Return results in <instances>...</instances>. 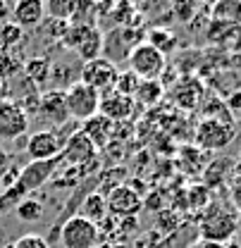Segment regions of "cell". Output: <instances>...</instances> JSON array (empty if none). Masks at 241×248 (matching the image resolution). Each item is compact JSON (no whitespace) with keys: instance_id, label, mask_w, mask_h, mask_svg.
I'll return each mask as SVG.
<instances>
[{"instance_id":"3","label":"cell","mask_w":241,"mask_h":248,"mask_svg":"<svg viewBox=\"0 0 241 248\" xmlns=\"http://www.w3.org/2000/svg\"><path fill=\"white\" fill-rule=\"evenodd\" d=\"M98 244H100V229L86 217L72 215L60 227L62 248H98Z\"/></svg>"},{"instance_id":"2","label":"cell","mask_w":241,"mask_h":248,"mask_svg":"<svg viewBox=\"0 0 241 248\" xmlns=\"http://www.w3.org/2000/svg\"><path fill=\"white\" fill-rule=\"evenodd\" d=\"M103 38L105 36L93 24H69L62 36V43L72 48L84 62H89L103 55Z\"/></svg>"},{"instance_id":"16","label":"cell","mask_w":241,"mask_h":248,"mask_svg":"<svg viewBox=\"0 0 241 248\" xmlns=\"http://www.w3.org/2000/svg\"><path fill=\"white\" fill-rule=\"evenodd\" d=\"M210 17L215 24L237 29L241 27V0H217L210 5Z\"/></svg>"},{"instance_id":"23","label":"cell","mask_w":241,"mask_h":248,"mask_svg":"<svg viewBox=\"0 0 241 248\" xmlns=\"http://www.w3.org/2000/svg\"><path fill=\"white\" fill-rule=\"evenodd\" d=\"M139 86H141V79L131 72V69H124L117 74V81H115V91L122 93V95H129V98H134L136 91H139Z\"/></svg>"},{"instance_id":"25","label":"cell","mask_w":241,"mask_h":248,"mask_svg":"<svg viewBox=\"0 0 241 248\" xmlns=\"http://www.w3.org/2000/svg\"><path fill=\"white\" fill-rule=\"evenodd\" d=\"M160 95H162V86H160V81H141V86H139V91H136L134 98H139V103L153 105V103H158V100H160Z\"/></svg>"},{"instance_id":"12","label":"cell","mask_w":241,"mask_h":248,"mask_svg":"<svg viewBox=\"0 0 241 248\" xmlns=\"http://www.w3.org/2000/svg\"><path fill=\"white\" fill-rule=\"evenodd\" d=\"M62 141L58 139V131L53 129H41L36 134H31L27 141V153L31 160H53L60 157Z\"/></svg>"},{"instance_id":"28","label":"cell","mask_w":241,"mask_h":248,"mask_svg":"<svg viewBox=\"0 0 241 248\" xmlns=\"http://www.w3.org/2000/svg\"><path fill=\"white\" fill-rule=\"evenodd\" d=\"M198 2L196 0H175V15L179 17V22H189L196 15Z\"/></svg>"},{"instance_id":"22","label":"cell","mask_w":241,"mask_h":248,"mask_svg":"<svg viewBox=\"0 0 241 248\" xmlns=\"http://www.w3.org/2000/svg\"><path fill=\"white\" fill-rule=\"evenodd\" d=\"M43 203L41 201H33V198H27V201H19L17 208H15V215L19 217L22 222H38L43 219Z\"/></svg>"},{"instance_id":"14","label":"cell","mask_w":241,"mask_h":248,"mask_svg":"<svg viewBox=\"0 0 241 248\" xmlns=\"http://www.w3.org/2000/svg\"><path fill=\"white\" fill-rule=\"evenodd\" d=\"M38 115L43 120L53 124V126H60L69 120V112H67V103H64V93L62 91H48L38 95Z\"/></svg>"},{"instance_id":"26","label":"cell","mask_w":241,"mask_h":248,"mask_svg":"<svg viewBox=\"0 0 241 248\" xmlns=\"http://www.w3.org/2000/svg\"><path fill=\"white\" fill-rule=\"evenodd\" d=\"M22 67H24V64L17 60L15 55L2 53V55H0V79H10V77H15Z\"/></svg>"},{"instance_id":"4","label":"cell","mask_w":241,"mask_h":248,"mask_svg":"<svg viewBox=\"0 0 241 248\" xmlns=\"http://www.w3.org/2000/svg\"><path fill=\"white\" fill-rule=\"evenodd\" d=\"M129 69L141 79V81H160L165 67H167V58L155 50L148 43H139L131 53H129Z\"/></svg>"},{"instance_id":"19","label":"cell","mask_w":241,"mask_h":248,"mask_svg":"<svg viewBox=\"0 0 241 248\" xmlns=\"http://www.w3.org/2000/svg\"><path fill=\"white\" fill-rule=\"evenodd\" d=\"M46 17L58 19V22H69L77 12V0H43Z\"/></svg>"},{"instance_id":"24","label":"cell","mask_w":241,"mask_h":248,"mask_svg":"<svg viewBox=\"0 0 241 248\" xmlns=\"http://www.w3.org/2000/svg\"><path fill=\"white\" fill-rule=\"evenodd\" d=\"M24 29H19L15 22H5L0 27V48H15L17 43H22Z\"/></svg>"},{"instance_id":"10","label":"cell","mask_w":241,"mask_h":248,"mask_svg":"<svg viewBox=\"0 0 241 248\" xmlns=\"http://www.w3.org/2000/svg\"><path fill=\"white\" fill-rule=\"evenodd\" d=\"M98 155V148L91 143V139L81 131L77 129L64 143H62V151H60V160L72 165V167H86L89 162L96 160Z\"/></svg>"},{"instance_id":"1","label":"cell","mask_w":241,"mask_h":248,"mask_svg":"<svg viewBox=\"0 0 241 248\" xmlns=\"http://www.w3.org/2000/svg\"><path fill=\"white\" fill-rule=\"evenodd\" d=\"M239 229V215L237 210H225L220 205L206 208V213L198 222V232L203 241H215V244H227L234 239Z\"/></svg>"},{"instance_id":"8","label":"cell","mask_w":241,"mask_h":248,"mask_svg":"<svg viewBox=\"0 0 241 248\" xmlns=\"http://www.w3.org/2000/svg\"><path fill=\"white\" fill-rule=\"evenodd\" d=\"M58 165H60V157H53V160H31L29 165L17 174V182L12 184V191L22 196V193H27V191L41 188V186L55 174Z\"/></svg>"},{"instance_id":"9","label":"cell","mask_w":241,"mask_h":248,"mask_svg":"<svg viewBox=\"0 0 241 248\" xmlns=\"http://www.w3.org/2000/svg\"><path fill=\"white\" fill-rule=\"evenodd\" d=\"M29 129V112L17 100H0V139H19Z\"/></svg>"},{"instance_id":"21","label":"cell","mask_w":241,"mask_h":248,"mask_svg":"<svg viewBox=\"0 0 241 248\" xmlns=\"http://www.w3.org/2000/svg\"><path fill=\"white\" fill-rule=\"evenodd\" d=\"M148 46H153L155 50H160L165 58L177 48V38H175V33L172 31H165V29H153L148 33V41H146Z\"/></svg>"},{"instance_id":"33","label":"cell","mask_w":241,"mask_h":248,"mask_svg":"<svg viewBox=\"0 0 241 248\" xmlns=\"http://www.w3.org/2000/svg\"><path fill=\"white\" fill-rule=\"evenodd\" d=\"M196 2H206V5H215L217 0H196Z\"/></svg>"},{"instance_id":"13","label":"cell","mask_w":241,"mask_h":248,"mask_svg":"<svg viewBox=\"0 0 241 248\" xmlns=\"http://www.w3.org/2000/svg\"><path fill=\"white\" fill-rule=\"evenodd\" d=\"M134 98L122 95L117 91H110L105 95H100V105H98V115H103L105 120H110L112 124L127 122L134 112Z\"/></svg>"},{"instance_id":"11","label":"cell","mask_w":241,"mask_h":248,"mask_svg":"<svg viewBox=\"0 0 241 248\" xmlns=\"http://www.w3.org/2000/svg\"><path fill=\"white\" fill-rule=\"evenodd\" d=\"M105 205H108V213L117 217H134L141 210V196L131 188V186H115L108 198H105Z\"/></svg>"},{"instance_id":"34","label":"cell","mask_w":241,"mask_h":248,"mask_svg":"<svg viewBox=\"0 0 241 248\" xmlns=\"http://www.w3.org/2000/svg\"><path fill=\"white\" fill-rule=\"evenodd\" d=\"M103 248H117V246H103Z\"/></svg>"},{"instance_id":"29","label":"cell","mask_w":241,"mask_h":248,"mask_svg":"<svg viewBox=\"0 0 241 248\" xmlns=\"http://www.w3.org/2000/svg\"><path fill=\"white\" fill-rule=\"evenodd\" d=\"M189 193H191V208L196 205V201H198V208H208V203H210V193H208V186H198V188H191Z\"/></svg>"},{"instance_id":"27","label":"cell","mask_w":241,"mask_h":248,"mask_svg":"<svg viewBox=\"0 0 241 248\" xmlns=\"http://www.w3.org/2000/svg\"><path fill=\"white\" fill-rule=\"evenodd\" d=\"M10 248H50V244H48L43 236H38V234H24V236H19Z\"/></svg>"},{"instance_id":"7","label":"cell","mask_w":241,"mask_h":248,"mask_svg":"<svg viewBox=\"0 0 241 248\" xmlns=\"http://www.w3.org/2000/svg\"><path fill=\"white\" fill-rule=\"evenodd\" d=\"M232 139H234L232 122L203 117L196 126V143L201 151H222L232 143Z\"/></svg>"},{"instance_id":"18","label":"cell","mask_w":241,"mask_h":248,"mask_svg":"<svg viewBox=\"0 0 241 248\" xmlns=\"http://www.w3.org/2000/svg\"><path fill=\"white\" fill-rule=\"evenodd\" d=\"M81 217L91 219L93 224H98L100 219L108 217V205H105V198H103L100 191H93V193H89L84 198V203H81Z\"/></svg>"},{"instance_id":"5","label":"cell","mask_w":241,"mask_h":248,"mask_svg":"<svg viewBox=\"0 0 241 248\" xmlns=\"http://www.w3.org/2000/svg\"><path fill=\"white\" fill-rule=\"evenodd\" d=\"M117 74H120L117 64L105 60V58L100 55V58H96V60L84 62V67H81V79H79V81L91 86L98 95H105V93L115 91Z\"/></svg>"},{"instance_id":"30","label":"cell","mask_w":241,"mask_h":248,"mask_svg":"<svg viewBox=\"0 0 241 248\" xmlns=\"http://www.w3.org/2000/svg\"><path fill=\"white\" fill-rule=\"evenodd\" d=\"M229 198H232V205H234V210L241 213V179H237L232 188H229Z\"/></svg>"},{"instance_id":"6","label":"cell","mask_w":241,"mask_h":248,"mask_svg":"<svg viewBox=\"0 0 241 248\" xmlns=\"http://www.w3.org/2000/svg\"><path fill=\"white\" fill-rule=\"evenodd\" d=\"M64 103H67V112L72 120L86 122L93 115H98V105H100V95L93 91L91 86L77 81L72 84L64 93Z\"/></svg>"},{"instance_id":"31","label":"cell","mask_w":241,"mask_h":248,"mask_svg":"<svg viewBox=\"0 0 241 248\" xmlns=\"http://www.w3.org/2000/svg\"><path fill=\"white\" fill-rule=\"evenodd\" d=\"M189 248H227L225 244H215V241H203V239H198L196 244H191Z\"/></svg>"},{"instance_id":"20","label":"cell","mask_w":241,"mask_h":248,"mask_svg":"<svg viewBox=\"0 0 241 248\" xmlns=\"http://www.w3.org/2000/svg\"><path fill=\"white\" fill-rule=\"evenodd\" d=\"M24 72L36 86H43V81L50 79V60L48 58H31L24 62Z\"/></svg>"},{"instance_id":"17","label":"cell","mask_w":241,"mask_h":248,"mask_svg":"<svg viewBox=\"0 0 241 248\" xmlns=\"http://www.w3.org/2000/svg\"><path fill=\"white\" fill-rule=\"evenodd\" d=\"M81 131L89 136L91 143H93L96 148H105V146L110 143V139H112V122L105 120L103 115H93L91 120L84 122Z\"/></svg>"},{"instance_id":"15","label":"cell","mask_w":241,"mask_h":248,"mask_svg":"<svg viewBox=\"0 0 241 248\" xmlns=\"http://www.w3.org/2000/svg\"><path fill=\"white\" fill-rule=\"evenodd\" d=\"M46 19V7L43 0H17L12 5V22L19 29H33L41 27Z\"/></svg>"},{"instance_id":"32","label":"cell","mask_w":241,"mask_h":248,"mask_svg":"<svg viewBox=\"0 0 241 248\" xmlns=\"http://www.w3.org/2000/svg\"><path fill=\"white\" fill-rule=\"evenodd\" d=\"M7 12H10V2L7 0H0V19H5Z\"/></svg>"}]
</instances>
